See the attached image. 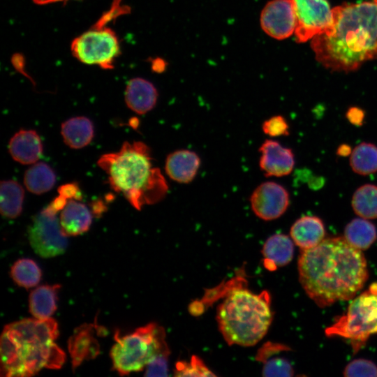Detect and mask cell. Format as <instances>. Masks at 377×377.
Instances as JSON below:
<instances>
[{
	"label": "cell",
	"mask_w": 377,
	"mask_h": 377,
	"mask_svg": "<svg viewBox=\"0 0 377 377\" xmlns=\"http://www.w3.org/2000/svg\"><path fill=\"white\" fill-rule=\"evenodd\" d=\"M56 182V175L44 162L36 163L24 173V184L29 191L40 195L49 191Z\"/></svg>",
	"instance_id": "25"
},
{
	"label": "cell",
	"mask_w": 377,
	"mask_h": 377,
	"mask_svg": "<svg viewBox=\"0 0 377 377\" xmlns=\"http://www.w3.org/2000/svg\"><path fill=\"white\" fill-rule=\"evenodd\" d=\"M350 165L355 173L368 175L377 171V147L371 143L362 142L352 151Z\"/></svg>",
	"instance_id": "27"
},
{
	"label": "cell",
	"mask_w": 377,
	"mask_h": 377,
	"mask_svg": "<svg viewBox=\"0 0 377 377\" xmlns=\"http://www.w3.org/2000/svg\"><path fill=\"white\" fill-rule=\"evenodd\" d=\"M114 340L110 355L113 369L121 376L140 371L157 355L169 353L163 329L156 323L124 336L116 332Z\"/></svg>",
	"instance_id": "6"
},
{
	"label": "cell",
	"mask_w": 377,
	"mask_h": 377,
	"mask_svg": "<svg viewBox=\"0 0 377 377\" xmlns=\"http://www.w3.org/2000/svg\"><path fill=\"white\" fill-rule=\"evenodd\" d=\"M325 230L323 221L315 216H304L291 226L290 235L293 242L302 249L313 248L325 237Z\"/></svg>",
	"instance_id": "19"
},
{
	"label": "cell",
	"mask_w": 377,
	"mask_h": 377,
	"mask_svg": "<svg viewBox=\"0 0 377 377\" xmlns=\"http://www.w3.org/2000/svg\"><path fill=\"white\" fill-rule=\"evenodd\" d=\"M169 353L157 355L147 366L145 376H167L168 371V357Z\"/></svg>",
	"instance_id": "34"
},
{
	"label": "cell",
	"mask_w": 377,
	"mask_h": 377,
	"mask_svg": "<svg viewBox=\"0 0 377 377\" xmlns=\"http://www.w3.org/2000/svg\"><path fill=\"white\" fill-rule=\"evenodd\" d=\"M258 360L264 364L263 369L264 376H292L294 374L292 365L284 358L267 356Z\"/></svg>",
	"instance_id": "29"
},
{
	"label": "cell",
	"mask_w": 377,
	"mask_h": 377,
	"mask_svg": "<svg viewBox=\"0 0 377 377\" xmlns=\"http://www.w3.org/2000/svg\"><path fill=\"white\" fill-rule=\"evenodd\" d=\"M121 0H112L110 9L104 13L94 25L105 27L108 23L119 16L128 13L130 8L126 5H121Z\"/></svg>",
	"instance_id": "33"
},
{
	"label": "cell",
	"mask_w": 377,
	"mask_h": 377,
	"mask_svg": "<svg viewBox=\"0 0 377 377\" xmlns=\"http://www.w3.org/2000/svg\"><path fill=\"white\" fill-rule=\"evenodd\" d=\"M61 133L66 145L72 149H81L92 140L94 125L86 117H72L62 123Z\"/></svg>",
	"instance_id": "21"
},
{
	"label": "cell",
	"mask_w": 377,
	"mask_h": 377,
	"mask_svg": "<svg viewBox=\"0 0 377 377\" xmlns=\"http://www.w3.org/2000/svg\"><path fill=\"white\" fill-rule=\"evenodd\" d=\"M69 0H33L34 3L38 5H47L53 3L66 2Z\"/></svg>",
	"instance_id": "41"
},
{
	"label": "cell",
	"mask_w": 377,
	"mask_h": 377,
	"mask_svg": "<svg viewBox=\"0 0 377 377\" xmlns=\"http://www.w3.org/2000/svg\"><path fill=\"white\" fill-rule=\"evenodd\" d=\"M96 325L84 324L77 327L68 341L72 366L75 369L84 360L95 358L100 352L99 343L94 335Z\"/></svg>",
	"instance_id": "16"
},
{
	"label": "cell",
	"mask_w": 377,
	"mask_h": 377,
	"mask_svg": "<svg viewBox=\"0 0 377 377\" xmlns=\"http://www.w3.org/2000/svg\"><path fill=\"white\" fill-rule=\"evenodd\" d=\"M165 61L160 59L157 58L152 61L151 62V68L156 73H161L165 70Z\"/></svg>",
	"instance_id": "39"
},
{
	"label": "cell",
	"mask_w": 377,
	"mask_h": 377,
	"mask_svg": "<svg viewBox=\"0 0 377 377\" xmlns=\"http://www.w3.org/2000/svg\"><path fill=\"white\" fill-rule=\"evenodd\" d=\"M71 50L82 64L111 70L120 54V46L118 37L111 28L94 25L73 40Z\"/></svg>",
	"instance_id": "8"
},
{
	"label": "cell",
	"mask_w": 377,
	"mask_h": 377,
	"mask_svg": "<svg viewBox=\"0 0 377 377\" xmlns=\"http://www.w3.org/2000/svg\"><path fill=\"white\" fill-rule=\"evenodd\" d=\"M263 31L277 40L295 33L297 17L293 0H272L266 3L260 17Z\"/></svg>",
	"instance_id": "11"
},
{
	"label": "cell",
	"mask_w": 377,
	"mask_h": 377,
	"mask_svg": "<svg viewBox=\"0 0 377 377\" xmlns=\"http://www.w3.org/2000/svg\"><path fill=\"white\" fill-rule=\"evenodd\" d=\"M259 166L267 177H283L289 175L295 165L291 149L283 147L273 140H265L259 148Z\"/></svg>",
	"instance_id": "13"
},
{
	"label": "cell",
	"mask_w": 377,
	"mask_h": 377,
	"mask_svg": "<svg viewBox=\"0 0 377 377\" xmlns=\"http://www.w3.org/2000/svg\"><path fill=\"white\" fill-rule=\"evenodd\" d=\"M328 337L349 339L358 350L370 336L377 334V283L355 297L346 313L325 330Z\"/></svg>",
	"instance_id": "7"
},
{
	"label": "cell",
	"mask_w": 377,
	"mask_h": 377,
	"mask_svg": "<svg viewBox=\"0 0 377 377\" xmlns=\"http://www.w3.org/2000/svg\"><path fill=\"white\" fill-rule=\"evenodd\" d=\"M27 234L32 249L43 258L61 255L68 246L57 214L47 207L34 216Z\"/></svg>",
	"instance_id": "9"
},
{
	"label": "cell",
	"mask_w": 377,
	"mask_h": 377,
	"mask_svg": "<svg viewBox=\"0 0 377 377\" xmlns=\"http://www.w3.org/2000/svg\"><path fill=\"white\" fill-rule=\"evenodd\" d=\"M59 194L65 197L68 200H81V193L77 183H69L64 184L58 188Z\"/></svg>",
	"instance_id": "35"
},
{
	"label": "cell",
	"mask_w": 377,
	"mask_h": 377,
	"mask_svg": "<svg viewBox=\"0 0 377 377\" xmlns=\"http://www.w3.org/2000/svg\"><path fill=\"white\" fill-rule=\"evenodd\" d=\"M8 151L15 161L24 165L34 164L43 154V144L35 131L21 129L10 138Z\"/></svg>",
	"instance_id": "15"
},
{
	"label": "cell",
	"mask_w": 377,
	"mask_h": 377,
	"mask_svg": "<svg viewBox=\"0 0 377 377\" xmlns=\"http://www.w3.org/2000/svg\"><path fill=\"white\" fill-rule=\"evenodd\" d=\"M59 222L67 236H76L87 232L92 222V214L88 207L78 200H68L61 210Z\"/></svg>",
	"instance_id": "18"
},
{
	"label": "cell",
	"mask_w": 377,
	"mask_h": 377,
	"mask_svg": "<svg viewBox=\"0 0 377 377\" xmlns=\"http://www.w3.org/2000/svg\"><path fill=\"white\" fill-rule=\"evenodd\" d=\"M56 320L25 318L4 327L1 337V375L31 376L43 368L57 369L64 363V352L54 341Z\"/></svg>",
	"instance_id": "3"
},
{
	"label": "cell",
	"mask_w": 377,
	"mask_h": 377,
	"mask_svg": "<svg viewBox=\"0 0 377 377\" xmlns=\"http://www.w3.org/2000/svg\"><path fill=\"white\" fill-rule=\"evenodd\" d=\"M175 375L178 376H215L197 356H193L189 362H178Z\"/></svg>",
	"instance_id": "30"
},
{
	"label": "cell",
	"mask_w": 377,
	"mask_h": 377,
	"mask_svg": "<svg viewBox=\"0 0 377 377\" xmlns=\"http://www.w3.org/2000/svg\"><path fill=\"white\" fill-rule=\"evenodd\" d=\"M68 199L59 194L47 206V207L54 213L57 214L61 211L66 206Z\"/></svg>",
	"instance_id": "38"
},
{
	"label": "cell",
	"mask_w": 377,
	"mask_h": 377,
	"mask_svg": "<svg viewBox=\"0 0 377 377\" xmlns=\"http://www.w3.org/2000/svg\"><path fill=\"white\" fill-rule=\"evenodd\" d=\"M298 272L306 293L320 307L353 298L368 279L361 250L339 237L324 239L313 248L302 249Z\"/></svg>",
	"instance_id": "1"
},
{
	"label": "cell",
	"mask_w": 377,
	"mask_h": 377,
	"mask_svg": "<svg viewBox=\"0 0 377 377\" xmlns=\"http://www.w3.org/2000/svg\"><path fill=\"white\" fill-rule=\"evenodd\" d=\"M332 25L311 46L326 68L350 72L377 58V0L343 3L332 9Z\"/></svg>",
	"instance_id": "2"
},
{
	"label": "cell",
	"mask_w": 377,
	"mask_h": 377,
	"mask_svg": "<svg viewBox=\"0 0 377 377\" xmlns=\"http://www.w3.org/2000/svg\"><path fill=\"white\" fill-rule=\"evenodd\" d=\"M351 205L359 216L377 219V186L367 184L359 187L353 195Z\"/></svg>",
	"instance_id": "26"
},
{
	"label": "cell",
	"mask_w": 377,
	"mask_h": 377,
	"mask_svg": "<svg viewBox=\"0 0 377 377\" xmlns=\"http://www.w3.org/2000/svg\"><path fill=\"white\" fill-rule=\"evenodd\" d=\"M124 98L126 104L132 111L143 114L151 110L156 105L158 91L149 81L135 77L128 81Z\"/></svg>",
	"instance_id": "17"
},
{
	"label": "cell",
	"mask_w": 377,
	"mask_h": 377,
	"mask_svg": "<svg viewBox=\"0 0 377 377\" xmlns=\"http://www.w3.org/2000/svg\"><path fill=\"white\" fill-rule=\"evenodd\" d=\"M343 375L346 377H377V366L371 360H355L345 367Z\"/></svg>",
	"instance_id": "31"
},
{
	"label": "cell",
	"mask_w": 377,
	"mask_h": 377,
	"mask_svg": "<svg viewBox=\"0 0 377 377\" xmlns=\"http://www.w3.org/2000/svg\"><path fill=\"white\" fill-rule=\"evenodd\" d=\"M272 319L269 294L244 288L232 290L217 311L219 329L230 345L254 346L267 334Z\"/></svg>",
	"instance_id": "5"
},
{
	"label": "cell",
	"mask_w": 377,
	"mask_h": 377,
	"mask_svg": "<svg viewBox=\"0 0 377 377\" xmlns=\"http://www.w3.org/2000/svg\"><path fill=\"white\" fill-rule=\"evenodd\" d=\"M24 191L22 186L14 180L1 182L0 209L6 218L15 219L22 211Z\"/></svg>",
	"instance_id": "24"
},
{
	"label": "cell",
	"mask_w": 377,
	"mask_h": 377,
	"mask_svg": "<svg viewBox=\"0 0 377 377\" xmlns=\"http://www.w3.org/2000/svg\"><path fill=\"white\" fill-rule=\"evenodd\" d=\"M97 163L108 175L110 187L137 210L160 202L168 193L167 182L153 166L151 150L142 142H125L118 151L102 155Z\"/></svg>",
	"instance_id": "4"
},
{
	"label": "cell",
	"mask_w": 377,
	"mask_h": 377,
	"mask_svg": "<svg viewBox=\"0 0 377 377\" xmlns=\"http://www.w3.org/2000/svg\"><path fill=\"white\" fill-rule=\"evenodd\" d=\"M200 166L198 155L188 149H179L170 153L165 162L168 177L179 184H188L195 177Z\"/></svg>",
	"instance_id": "14"
},
{
	"label": "cell",
	"mask_w": 377,
	"mask_h": 377,
	"mask_svg": "<svg viewBox=\"0 0 377 377\" xmlns=\"http://www.w3.org/2000/svg\"><path fill=\"white\" fill-rule=\"evenodd\" d=\"M351 152V147L346 144L341 145L337 150V154L340 156H346L350 155Z\"/></svg>",
	"instance_id": "40"
},
{
	"label": "cell",
	"mask_w": 377,
	"mask_h": 377,
	"mask_svg": "<svg viewBox=\"0 0 377 377\" xmlns=\"http://www.w3.org/2000/svg\"><path fill=\"white\" fill-rule=\"evenodd\" d=\"M262 253L266 269L275 270L292 260L294 253L293 241L288 235L275 234L266 240Z\"/></svg>",
	"instance_id": "20"
},
{
	"label": "cell",
	"mask_w": 377,
	"mask_h": 377,
	"mask_svg": "<svg viewBox=\"0 0 377 377\" xmlns=\"http://www.w3.org/2000/svg\"><path fill=\"white\" fill-rule=\"evenodd\" d=\"M60 286L43 285L33 290L29 297V309L38 319H47L57 310V295Z\"/></svg>",
	"instance_id": "22"
},
{
	"label": "cell",
	"mask_w": 377,
	"mask_h": 377,
	"mask_svg": "<svg viewBox=\"0 0 377 377\" xmlns=\"http://www.w3.org/2000/svg\"><path fill=\"white\" fill-rule=\"evenodd\" d=\"M297 17L296 40L304 43L327 31L333 24V11L327 0H293Z\"/></svg>",
	"instance_id": "10"
},
{
	"label": "cell",
	"mask_w": 377,
	"mask_h": 377,
	"mask_svg": "<svg viewBox=\"0 0 377 377\" xmlns=\"http://www.w3.org/2000/svg\"><path fill=\"white\" fill-rule=\"evenodd\" d=\"M10 276L19 286L29 288L40 282L42 272L35 261L30 258H21L12 265Z\"/></svg>",
	"instance_id": "28"
},
{
	"label": "cell",
	"mask_w": 377,
	"mask_h": 377,
	"mask_svg": "<svg viewBox=\"0 0 377 377\" xmlns=\"http://www.w3.org/2000/svg\"><path fill=\"white\" fill-rule=\"evenodd\" d=\"M345 239L360 250L369 249L377 238L375 226L364 218H357L349 222L344 230Z\"/></svg>",
	"instance_id": "23"
},
{
	"label": "cell",
	"mask_w": 377,
	"mask_h": 377,
	"mask_svg": "<svg viewBox=\"0 0 377 377\" xmlns=\"http://www.w3.org/2000/svg\"><path fill=\"white\" fill-rule=\"evenodd\" d=\"M265 134L269 137H279L289 135V126L281 115L273 116L265 120L262 125Z\"/></svg>",
	"instance_id": "32"
},
{
	"label": "cell",
	"mask_w": 377,
	"mask_h": 377,
	"mask_svg": "<svg viewBox=\"0 0 377 377\" xmlns=\"http://www.w3.org/2000/svg\"><path fill=\"white\" fill-rule=\"evenodd\" d=\"M346 117L350 124L354 126H362L365 117L364 111L357 107H351L346 112Z\"/></svg>",
	"instance_id": "36"
},
{
	"label": "cell",
	"mask_w": 377,
	"mask_h": 377,
	"mask_svg": "<svg viewBox=\"0 0 377 377\" xmlns=\"http://www.w3.org/2000/svg\"><path fill=\"white\" fill-rule=\"evenodd\" d=\"M290 198L281 184L265 182L258 185L250 197L251 209L260 219L272 221L279 218L288 209Z\"/></svg>",
	"instance_id": "12"
},
{
	"label": "cell",
	"mask_w": 377,
	"mask_h": 377,
	"mask_svg": "<svg viewBox=\"0 0 377 377\" xmlns=\"http://www.w3.org/2000/svg\"><path fill=\"white\" fill-rule=\"evenodd\" d=\"M11 62L16 71H17L19 73L22 74V75L27 77L29 80H30L32 84H35L32 78L29 76V75L25 71V60L22 54L20 53H16L13 54L11 59Z\"/></svg>",
	"instance_id": "37"
}]
</instances>
